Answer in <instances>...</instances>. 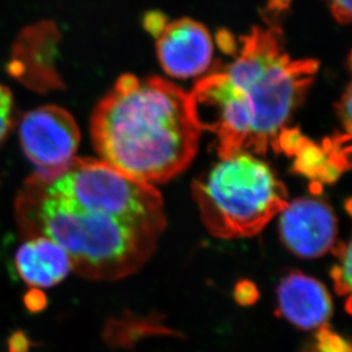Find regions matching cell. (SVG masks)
<instances>
[{
    "label": "cell",
    "instance_id": "obj_1",
    "mask_svg": "<svg viewBox=\"0 0 352 352\" xmlns=\"http://www.w3.org/2000/svg\"><path fill=\"white\" fill-rule=\"evenodd\" d=\"M318 63L294 60L275 27H254L234 60L199 80L190 107L201 130L217 138L220 157L275 147L315 79Z\"/></svg>",
    "mask_w": 352,
    "mask_h": 352
},
{
    "label": "cell",
    "instance_id": "obj_2",
    "mask_svg": "<svg viewBox=\"0 0 352 352\" xmlns=\"http://www.w3.org/2000/svg\"><path fill=\"white\" fill-rule=\"evenodd\" d=\"M100 161L142 183H166L195 157L202 130L188 93L161 78L126 74L90 119Z\"/></svg>",
    "mask_w": 352,
    "mask_h": 352
},
{
    "label": "cell",
    "instance_id": "obj_3",
    "mask_svg": "<svg viewBox=\"0 0 352 352\" xmlns=\"http://www.w3.org/2000/svg\"><path fill=\"white\" fill-rule=\"evenodd\" d=\"M16 218L27 237L46 236L90 279H118L136 272L153 253L166 225L137 223L83 209L34 173L16 199Z\"/></svg>",
    "mask_w": 352,
    "mask_h": 352
},
{
    "label": "cell",
    "instance_id": "obj_4",
    "mask_svg": "<svg viewBox=\"0 0 352 352\" xmlns=\"http://www.w3.org/2000/svg\"><path fill=\"white\" fill-rule=\"evenodd\" d=\"M194 184L206 230L217 237L259 234L287 204V190L267 163L250 153L220 157Z\"/></svg>",
    "mask_w": 352,
    "mask_h": 352
},
{
    "label": "cell",
    "instance_id": "obj_5",
    "mask_svg": "<svg viewBox=\"0 0 352 352\" xmlns=\"http://www.w3.org/2000/svg\"><path fill=\"white\" fill-rule=\"evenodd\" d=\"M21 146L36 175L54 176L70 166L80 144L77 122L67 110L55 105L24 114L19 124Z\"/></svg>",
    "mask_w": 352,
    "mask_h": 352
},
{
    "label": "cell",
    "instance_id": "obj_6",
    "mask_svg": "<svg viewBox=\"0 0 352 352\" xmlns=\"http://www.w3.org/2000/svg\"><path fill=\"white\" fill-rule=\"evenodd\" d=\"M60 40V31L50 21L25 28L14 43L8 74L38 93L60 89L63 81L55 67Z\"/></svg>",
    "mask_w": 352,
    "mask_h": 352
},
{
    "label": "cell",
    "instance_id": "obj_7",
    "mask_svg": "<svg viewBox=\"0 0 352 352\" xmlns=\"http://www.w3.org/2000/svg\"><path fill=\"white\" fill-rule=\"evenodd\" d=\"M338 223L331 206L322 199H296L279 212V235L296 256L314 259L336 245Z\"/></svg>",
    "mask_w": 352,
    "mask_h": 352
},
{
    "label": "cell",
    "instance_id": "obj_8",
    "mask_svg": "<svg viewBox=\"0 0 352 352\" xmlns=\"http://www.w3.org/2000/svg\"><path fill=\"white\" fill-rule=\"evenodd\" d=\"M157 38L160 63L171 77H195L206 71L212 60L211 36L196 21L180 19L166 23Z\"/></svg>",
    "mask_w": 352,
    "mask_h": 352
},
{
    "label": "cell",
    "instance_id": "obj_9",
    "mask_svg": "<svg viewBox=\"0 0 352 352\" xmlns=\"http://www.w3.org/2000/svg\"><path fill=\"white\" fill-rule=\"evenodd\" d=\"M277 311L302 329H319L332 316V299L325 286L301 272H292L279 283Z\"/></svg>",
    "mask_w": 352,
    "mask_h": 352
},
{
    "label": "cell",
    "instance_id": "obj_10",
    "mask_svg": "<svg viewBox=\"0 0 352 352\" xmlns=\"http://www.w3.org/2000/svg\"><path fill=\"white\" fill-rule=\"evenodd\" d=\"M29 241L50 277L56 284L62 282L72 270L70 256L63 248L46 236H34Z\"/></svg>",
    "mask_w": 352,
    "mask_h": 352
},
{
    "label": "cell",
    "instance_id": "obj_11",
    "mask_svg": "<svg viewBox=\"0 0 352 352\" xmlns=\"http://www.w3.org/2000/svg\"><path fill=\"white\" fill-rule=\"evenodd\" d=\"M15 267L17 274L28 285L37 289H48L56 285V283L50 277L43 263L34 252L30 241L24 243L17 249L15 254Z\"/></svg>",
    "mask_w": 352,
    "mask_h": 352
},
{
    "label": "cell",
    "instance_id": "obj_12",
    "mask_svg": "<svg viewBox=\"0 0 352 352\" xmlns=\"http://www.w3.org/2000/svg\"><path fill=\"white\" fill-rule=\"evenodd\" d=\"M336 265L331 272L334 287L339 296H346L351 291V245L350 243H339L333 246Z\"/></svg>",
    "mask_w": 352,
    "mask_h": 352
},
{
    "label": "cell",
    "instance_id": "obj_13",
    "mask_svg": "<svg viewBox=\"0 0 352 352\" xmlns=\"http://www.w3.org/2000/svg\"><path fill=\"white\" fill-rule=\"evenodd\" d=\"M305 352H352L348 340L324 325L317 329Z\"/></svg>",
    "mask_w": 352,
    "mask_h": 352
},
{
    "label": "cell",
    "instance_id": "obj_14",
    "mask_svg": "<svg viewBox=\"0 0 352 352\" xmlns=\"http://www.w3.org/2000/svg\"><path fill=\"white\" fill-rule=\"evenodd\" d=\"M14 110L13 95L5 85L0 82V147L3 146V142L13 128Z\"/></svg>",
    "mask_w": 352,
    "mask_h": 352
},
{
    "label": "cell",
    "instance_id": "obj_15",
    "mask_svg": "<svg viewBox=\"0 0 352 352\" xmlns=\"http://www.w3.org/2000/svg\"><path fill=\"white\" fill-rule=\"evenodd\" d=\"M23 303L29 313L40 314L48 307V298L41 289L32 287L24 294Z\"/></svg>",
    "mask_w": 352,
    "mask_h": 352
},
{
    "label": "cell",
    "instance_id": "obj_16",
    "mask_svg": "<svg viewBox=\"0 0 352 352\" xmlns=\"http://www.w3.org/2000/svg\"><path fill=\"white\" fill-rule=\"evenodd\" d=\"M234 296L241 306H251L259 298V292L252 282L242 280L236 285Z\"/></svg>",
    "mask_w": 352,
    "mask_h": 352
},
{
    "label": "cell",
    "instance_id": "obj_17",
    "mask_svg": "<svg viewBox=\"0 0 352 352\" xmlns=\"http://www.w3.org/2000/svg\"><path fill=\"white\" fill-rule=\"evenodd\" d=\"M34 343L23 331H15L7 340V352H31Z\"/></svg>",
    "mask_w": 352,
    "mask_h": 352
},
{
    "label": "cell",
    "instance_id": "obj_18",
    "mask_svg": "<svg viewBox=\"0 0 352 352\" xmlns=\"http://www.w3.org/2000/svg\"><path fill=\"white\" fill-rule=\"evenodd\" d=\"M340 23H348L351 17V0H326Z\"/></svg>",
    "mask_w": 352,
    "mask_h": 352
},
{
    "label": "cell",
    "instance_id": "obj_19",
    "mask_svg": "<svg viewBox=\"0 0 352 352\" xmlns=\"http://www.w3.org/2000/svg\"><path fill=\"white\" fill-rule=\"evenodd\" d=\"M166 24L163 17L161 16V14L152 13L151 16L146 19V28L151 31V34H154L155 37H157V34L161 32Z\"/></svg>",
    "mask_w": 352,
    "mask_h": 352
},
{
    "label": "cell",
    "instance_id": "obj_20",
    "mask_svg": "<svg viewBox=\"0 0 352 352\" xmlns=\"http://www.w3.org/2000/svg\"><path fill=\"white\" fill-rule=\"evenodd\" d=\"M291 0H270V7L272 10H285L289 7Z\"/></svg>",
    "mask_w": 352,
    "mask_h": 352
}]
</instances>
